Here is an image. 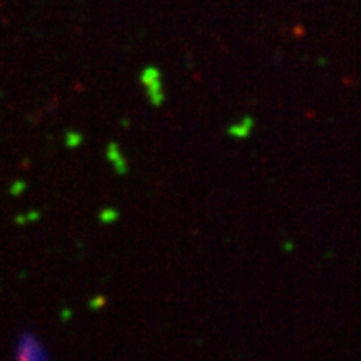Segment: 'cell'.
<instances>
[{"label":"cell","mask_w":361,"mask_h":361,"mask_svg":"<svg viewBox=\"0 0 361 361\" xmlns=\"http://www.w3.org/2000/svg\"><path fill=\"white\" fill-rule=\"evenodd\" d=\"M16 361H49L47 351L32 333H24L17 340Z\"/></svg>","instance_id":"6da1fadb"}]
</instances>
